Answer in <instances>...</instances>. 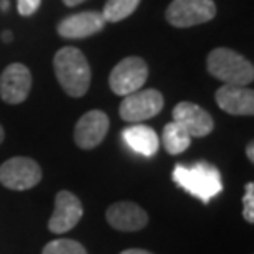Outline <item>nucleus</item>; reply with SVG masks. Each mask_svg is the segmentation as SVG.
<instances>
[{"label": "nucleus", "mask_w": 254, "mask_h": 254, "mask_svg": "<svg viewBox=\"0 0 254 254\" xmlns=\"http://www.w3.org/2000/svg\"><path fill=\"white\" fill-rule=\"evenodd\" d=\"M106 25V20L103 13L99 12H81L71 17L64 18L58 25V33L63 38L69 40H79L91 37V35L101 32Z\"/></svg>", "instance_id": "nucleus-14"}, {"label": "nucleus", "mask_w": 254, "mask_h": 254, "mask_svg": "<svg viewBox=\"0 0 254 254\" xmlns=\"http://www.w3.org/2000/svg\"><path fill=\"white\" fill-rule=\"evenodd\" d=\"M208 73L225 84L248 86L254 79V68L245 57L230 48H215L206 60Z\"/></svg>", "instance_id": "nucleus-3"}, {"label": "nucleus", "mask_w": 254, "mask_h": 254, "mask_svg": "<svg viewBox=\"0 0 254 254\" xmlns=\"http://www.w3.org/2000/svg\"><path fill=\"white\" fill-rule=\"evenodd\" d=\"M63 2H64V5H68V7H74V5L84 2V0H63Z\"/></svg>", "instance_id": "nucleus-23"}, {"label": "nucleus", "mask_w": 254, "mask_h": 254, "mask_svg": "<svg viewBox=\"0 0 254 254\" xmlns=\"http://www.w3.org/2000/svg\"><path fill=\"white\" fill-rule=\"evenodd\" d=\"M83 205L79 198L68 190L58 191L55 198V210L48 221V230L55 235H63L78 225L83 218Z\"/></svg>", "instance_id": "nucleus-8"}, {"label": "nucleus", "mask_w": 254, "mask_h": 254, "mask_svg": "<svg viewBox=\"0 0 254 254\" xmlns=\"http://www.w3.org/2000/svg\"><path fill=\"white\" fill-rule=\"evenodd\" d=\"M164 108V96L157 89H139L126 96L119 106L123 121L140 124L142 121L155 118Z\"/></svg>", "instance_id": "nucleus-7"}, {"label": "nucleus", "mask_w": 254, "mask_h": 254, "mask_svg": "<svg viewBox=\"0 0 254 254\" xmlns=\"http://www.w3.org/2000/svg\"><path fill=\"white\" fill-rule=\"evenodd\" d=\"M147 76H149V68L144 60L139 57H129L116 64L114 69L111 71L109 86L114 94L129 96L142 89Z\"/></svg>", "instance_id": "nucleus-6"}, {"label": "nucleus", "mask_w": 254, "mask_h": 254, "mask_svg": "<svg viewBox=\"0 0 254 254\" xmlns=\"http://www.w3.org/2000/svg\"><path fill=\"white\" fill-rule=\"evenodd\" d=\"M218 106L231 116L254 114V91L246 86L223 84L215 94Z\"/></svg>", "instance_id": "nucleus-13"}, {"label": "nucleus", "mask_w": 254, "mask_h": 254, "mask_svg": "<svg viewBox=\"0 0 254 254\" xmlns=\"http://www.w3.org/2000/svg\"><path fill=\"white\" fill-rule=\"evenodd\" d=\"M2 38H3V42H5V43L12 42V33H10V32H3V33H2Z\"/></svg>", "instance_id": "nucleus-24"}, {"label": "nucleus", "mask_w": 254, "mask_h": 254, "mask_svg": "<svg viewBox=\"0 0 254 254\" xmlns=\"http://www.w3.org/2000/svg\"><path fill=\"white\" fill-rule=\"evenodd\" d=\"M109 130V118L103 111H89L81 116L74 127V142L84 150L96 149Z\"/></svg>", "instance_id": "nucleus-10"}, {"label": "nucleus", "mask_w": 254, "mask_h": 254, "mask_svg": "<svg viewBox=\"0 0 254 254\" xmlns=\"http://www.w3.org/2000/svg\"><path fill=\"white\" fill-rule=\"evenodd\" d=\"M216 15L213 0H174L167 8L165 18L177 28H189L210 22Z\"/></svg>", "instance_id": "nucleus-5"}, {"label": "nucleus", "mask_w": 254, "mask_h": 254, "mask_svg": "<svg viewBox=\"0 0 254 254\" xmlns=\"http://www.w3.org/2000/svg\"><path fill=\"white\" fill-rule=\"evenodd\" d=\"M174 182L190 195L200 198L203 203H208L213 196L223 191V180L220 170L208 162H198L193 167L177 165L174 169Z\"/></svg>", "instance_id": "nucleus-2"}, {"label": "nucleus", "mask_w": 254, "mask_h": 254, "mask_svg": "<svg viewBox=\"0 0 254 254\" xmlns=\"http://www.w3.org/2000/svg\"><path fill=\"white\" fill-rule=\"evenodd\" d=\"M42 180V169L30 157H13L0 167V184L8 190H30Z\"/></svg>", "instance_id": "nucleus-4"}, {"label": "nucleus", "mask_w": 254, "mask_h": 254, "mask_svg": "<svg viewBox=\"0 0 254 254\" xmlns=\"http://www.w3.org/2000/svg\"><path fill=\"white\" fill-rule=\"evenodd\" d=\"M243 218L248 223H254V184L250 182L246 185V193L243 198Z\"/></svg>", "instance_id": "nucleus-19"}, {"label": "nucleus", "mask_w": 254, "mask_h": 254, "mask_svg": "<svg viewBox=\"0 0 254 254\" xmlns=\"http://www.w3.org/2000/svg\"><path fill=\"white\" fill-rule=\"evenodd\" d=\"M0 8H2V10L8 8V2H7V0H0Z\"/></svg>", "instance_id": "nucleus-25"}, {"label": "nucleus", "mask_w": 254, "mask_h": 254, "mask_svg": "<svg viewBox=\"0 0 254 254\" xmlns=\"http://www.w3.org/2000/svg\"><path fill=\"white\" fill-rule=\"evenodd\" d=\"M3 137H5V134H3V127L0 126V144L3 142Z\"/></svg>", "instance_id": "nucleus-26"}, {"label": "nucleus", "mask_w": 254, "mask_h": 254, "mask_svg": "<svg viewBox=\"0 0 254 254\" xmlns=\"http://www.w3.org/2000/svg\"><path fill=\"white\" fill-rule=\"evenodd\" d=\"M140 0H108L103 10L106 22H121L135 12Z\"/></svg>", "instance_id": "nucleus-17"}, {"label": "nucleus", "mask_w": 254, "mask_h": 254, "mask_svg": "<svg viewBox=\"0 0 254 254\" xmlns=\"http://www.w3.org/2000/svg\"><path fill=\"white\" fill-rule=\"evenodd\" d=\"M162 142H164L165 150L170 155H179L182 152H185L191 144V137L184 127H180L177 123H169L164 127L162 132Z\"/></svg>", "instance_id": "nucleus-16"}, {"label": "nucleus", "mask_w": 254, "mask_h": 254, "mask_svg": "<svg viewBox=\"0 0 254 254\" xmlns=\"http://www.w3.org/2000/svg\"><path fill=\"white\" fill-rule=\"evenodd\" d=\"M123 137L126 144L135 150L137 154L144 157H154L159 150V135L157 132L149 126L144 124H134L123 130Z\"/></svg>", "instance_id": "nucleus-15"}, {"label": "nucleus", "mask_w": 254, "mask_h": 254, "mask_svg": "<svg viewBox=\"0 0 254 254\" xmlns=\"http://www.w3.org/2000/svg\"><path fill=\"white\" fill-rule=\"evenodd\" d=\"M40 3H42V0H17L18 13L23 15V17H28V15L37 12Z\"/></svg>", "instance_id": "nucleus-20"}, {"label": "nucleus", "mask_w": 254, "mask_h": 254, "mask_svg": "<svg viewBox=\"0 0 254 254\" xmlns=\"http://www.w3.org/2000/svg\"><path fill=\"white\" fill-rule=\"evenodd\" d=\"M55 74L60 86L71 98H81L91 84V68L88 60L78 48L64 47L58 50L53 60Z\"/></svg>", "instance_id": "nucleus-1"}, {"label": "nucleus", "mask_w": 254, "mask_h": 254, "mask_svg": "<svg viewBox=\"0 0 254 254\" xmlns=\"http://www.w3.org/2000/svg\"><path fill=\"white\" fill-rule=\"evenodd\" d=\"M106 220L118 231H139L147 226L149 216L145 210L134 201H118L111 205L106 211Z\"/></svg>", "instance_id": "nucleus-11"}, {"label": "nucleus", "mask_w": 254, "mask_h": 254, "mask_svg": "<svg viewBox=\"0 0 254 254\" xmlns=\"http://www.w3.org/2000/svg\"><path fill=\"white\" fill-rule=\"evenodd\" d=\"M32 89V73L25 64L13 63L0 76V96L7 104H20Z\"/></svg>", "instance_id": "nucleus-9"}, {"label": "nucleus", "mask_w": 254, "mask_h": 254, "mask_svg": "<svg viewBox=\"0 0 254 254\" xmlns=\"http://www.w3.org/2000/svg\"><path fill=\"white\" fill-rule=\"evenodd\" d=\"M42 254H88L86 248L74 240H55L43 248Z\"/></svg>", "instance_id": "nucleus-18"}, {"label": "nucleus", "mask_w": 254, "mask_h": 254, "mask_svg": "<svg viewBox=\"0 0 254 254\" xmlns=\"http://www.w3.org/2000/svg\"><path fill=\"white\" fill-rule=\"evenodd\" d=\"M121 254H154V253L145 251V250H126V251H123Z\"/></svg>", "instance_id": "nucleus-22"}, {"label": "nucleus", "mask_w": 254, "mask_h": 254, "mask_svg": "<svg viewBox=\"0 0 254 254\" xmlns=\"http://www.w3.org/2000/svg\"><path fill=\"white\" fill-rule=\"evenodd\" d=\"M246 155L251 162H254V144L253 142H250V145L246 147Z\"/></svg>", "instance_id": "nucleus-21"}, {"label": "nucleus", "mask_w": 254, "mask_h": 254, "mask_svg": "<svg viewBox=\"0 0 254 254\" xmlns=\"http://www.w3.org/2000/svg\"><path fill=\"white\" fill-rule=\"evenodd\" d=\"M174 123L189 132L190 137H205L213 130V119L211 116L201 109L198 104L193 103H179L174 108Z\"/></svg>", "instance_id": "nucleus-12"}]
</instances>
